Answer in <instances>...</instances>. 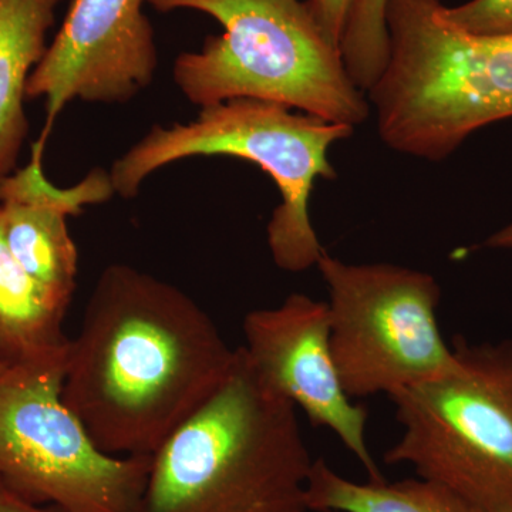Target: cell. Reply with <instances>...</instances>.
<instances>
[{"mask_svg":"<svg viewBox=\"0 0 512 512\" xmlns=\"http://www.w3.org/2000/svg\"><path fill=\"white\" fill-rule=\"evenodd\" d=\"M235 357L191 296L113 264L69 340L62 396L104 453L153 456L220 389Z\"/></svg>","mask_w":512,"mask_h":512,"instance_id":"6da1fadb","label":"cell"},{"mask_svg":"<svg viewBox=\"0 0 512 512\" xmlns=\"http://www.w3.org/2000/svg\"><path fill=\"white\" fill-rule=\"evenodd\" d=\"M296 407L237 349L225 382L151 456L136 512H309Z\"/></svg>","mask_w":512,"mask_h":512,"instance_id":"7a4b0ae2","label":"cell"},{"mask_svg":"<svg viewBox=\"0 0 512 512\" xmlns=\"http://www.w3.org/2000/svg\"><path fill=\"white\" fill-rule=\"evenodd\" d=\"M441 6L386 0L389 59L367 92L383 143L433 163L480 128L512 117V35L463 32Z\"/></svg>","mask_w":512,"mask_h":512,"instance_id":"3957f363","label":"cell"},{"mask_svg":"<svg viewBox=\"0 0 512 512\" xmlns=\"http://www.w3.org/2000/svg\"><path fill=\"white\" fill-rule=\"evenodd\" d=\"M157 12L197 10L217 20L197 52L174 62V82L195 106L232 99L275 101L330 123L360 126L369 100L306 0H146Z\"/></svg>","mask_w":512,"mask_h":512,"instance_id":"277c9868","label":"cell"},{"mask_svg":"<svg viewBox=\"0 0 512 512\" xmlns=\"http://www.w3.org/2000/svg\"><path fill=\"white\" fill-rule=\"evenodd\" d=\"M353 131L275 101H222L202 107L190 123L151 127L114 161L111 184L128 200L137 197L151 174L187 158L225 156L254 163L281 194L266 228L272 259L282 271L299 274L318 265L326 252L309 211L313 185L319 178L336 180L330 148L352 137Z\"/></svg>","mask_w":512,"mask_h":512,"instance_id":"5b68a950","label":"cell"},{"mask_svg":"<svg viewBox=\"0 0 512 512\" xmlns=\"http://www.w3.org/2000/svg\"><path fill=\"white\" fill-rule=\"evenodd\" d=\"M454 352L453 369L389 396L403 434L384 463L410 464L478 512H512V342Z\"/></svg>","mask_w":512,"mask_h":512,"instance_id":"8992f818","label":"cell"},{"mask_svg":"<svg viewBox=\"0 0 512 512\" xmlns=\"http://www.w3.org/2000/svg\"><path fill=\"white\" fill-rule=\"evenodd\" d=\"M66 355L0 372V478L64 512H136L151 456L114 457L94 444L63 400Z\"/></svg>","mask_w":512,"mask_h":512,"instance_id":"52a82bcc","label":"cell"},{"mask_svg":"<svg viewBox=\"0 0 512 512\" xmlns=\"http://www.w3.org/2000/svg\"><path fill=\"white\" fill-rule=\"evenodd\" d=\"M316 266L329 293L330 348L352 399L392 396L456 365L437 322L434 276L392 264H346L328 252Z\"/></svg>","mask_w":512,"mask_h":512,"instance_id":"ba28073f","label":"cell"},{"mask_svg":"<svg viewBox=\"0 0 512 512\" xmlns=\"http://www.w3.org/2000/svg\"><path fill=\"white\" fill-rule=\"evenodd\" d=\"M144 3L73 0L26 87V100L46 101V124L33 154L43 156L57 117L73 100L126 104L153 82L158 50Z\"/></svg>","mask_w":512,"mask_h":512,"instance_id":"9c48e42d","label":"cell"},{"mask_svg":"<svg viewBox=\"0 0 512 512\" xmlns=\"http://www.w3.org/2000/svg\"><path fill=\"white\" fill-rule=\"evenodd\" d=\"M244 336L242 348L262 382L303 410L313 426L335 433L369 481L382 483L367 446L369 412L346 393L333 359L328 303L292 293L275 308L249 312Z\"/></svg>","mask_w":512,"mask_h":512,"instance_id":"30bf717a","label":"cell"},{"mask_svg":"<svg viewBox=\"0 0 512 512\" xmlns=\"http://www.w3.org/2000/svg\"><path fill=\"white\" fill-rule=\"evenodd\" d=\"M66 0H0V181L18 170L29 134V77L47 49L57 8Z\"/></svg>","mask_w":512,"mask_h":512,"instance_id":"8fae6325","label":"cell"},{"mask_svg":"<svg viewBox=\"0 0 512 512\" xmlns=\"http://www.w3.org/2000/svg\"><path fill=\"white\" fill-rule=\"evenodd\" d=\"M69 306L16 261L0 210V362L9 367L66 352L70 339L63 319Z\"/></svg>","mask_w":512,"mask_h":512,"instance_id":"7c38bea8","label":"cell"},{"mask_svg":"<svg viewBox=\"0 0 512 512\" xmlns=\"http://www.w3.org/2000/svg\"><path fill=\"white\" fill-rule=\"evenodd\" d=\"M3 235L19 265L47 291L70 303L79 252L67 228L69 214L52 205L0 202Z\"/></svg>","mask_w":512,"mask_h":512,"instance_id":"4fadbf2b","label":"cell"},{"mask_svg":"<svg viewBox=\"0 0 512 512\" xmlns=\"http://www.w3.org/2000/svg\"><path fill=\"white\" fill-rule=\"evenodd\" d=\"M306 505L309 512H478L436 481L419 477L360 484L340 476L323 458L313 460Z\"/></svg>","mask_w":512,"mask_h":512,"instance_id":"5bb4252c","label":"cell"},{"mask_svg":"<svg viewBox=\"0 0 512 512\" xmlns=\"http://www.w3.org/2000/svg\"><path fill=\"white\" fill-rule=\"evenodd\" d=\"M42 161L43 157L32 154L28 165L0 181V202L52 205L77 217L87 205L103 204L116 194L110 173L103 168H94L73 187L59 188L47 180Z\"/></svg>","mask_w":512,"mask_h":512,"instance_id":"9a60e30c","label":"cell"},{"mask_svg":"<svg viewBox=\"0 0 512 512\" xmlns=\"http://www.w3.org/2000/svg\"><path fill=\"white\" fill-rule=\"evenodd\" d=\"M386 0H355L340 53L349 72L359 79L377 76L389 57V35L384 22Z\"/></svg>","mask_w":512,"mask_h":512,"instance_id":"2e32d148","label":"cell"},{"mask_svg":"<svg viewBox=\"0 0 512 512\" xmlns=\"http://www.w3.org/2000/svg\"><path fill=\"white\" fill-rule=\"evenodd\" d=\"M441 15L448 23L471 35H512V0H468L454 8L443 5Z\"/></svg>","mask_w":512,"mask_h":512,"instance_id":"e0dca14e","label":"cell"},{"mask_svg":"<svg viewBox=\"0 0 512 512\" xmlns=\"http://www.w3.org/2000/svg\"><path fill=\"white\" fill-rule=\"evenodd\" d=\"M323 35L338 47L342 45L350 10L355 0H306Z\"/></svg>","mask_w":512,"mask_h":512,"instance_id":"ac0fdd59","label":"cell"},{"mask_svg":"<svg viewBox=\"0 0 512 512\" xmlns=\"http://www.w3.org/2000/svg\"><path fill=\"white\" fill-rule=\"evenodd\" d=\"M0 512H64L52 504H39L18 493L0 478Z\"/></svg>","mask_w":512,"mask_h":512,"instance_id":"d6986e66","label":"cell"},{"mask_svg":"<svg viewBox=\"0 0 512 512\" xmlns=\"http://www.w3.org/2000/svg\"><path fill=\"white\" fill-rule=\"evenodd\" d=\"M483 245L488 249H512V222L485 239Z\"/></svg>","mask_w":512,"mask_h":512,"instance_id":"ffe728a7","label":"cell"},{"mask_svg":"<svg viewBox=\"0 0 512 512\" xmlns=\"http://www.w3.org/2000/svg\"><path fill=\"white\" fill-rule=\"evenodd\" d=\"M5 369H6V366L3 365L2 362H0V372H3V370H5Z\"/></svg>","mask_w":512,"mask_h":512,"instance_id":"44dd1931","label":"cell"}]
</instances>
